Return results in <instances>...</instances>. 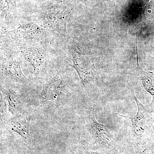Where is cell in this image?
Returning a JSON list of instances; mask_svg holds the SVG:
<instances>
[{
	"label": "cell",
	"mask_w": 154,
	"mask_h": 154,
	"mask_svg": "<svg viewBox=\"0 0 154 154\" xmlns=\"http://www.w3.org/2000/svg\"><path fill=\"white\" fill-rule=\"evenodd\" d=\"M69 48L73 61V64H69L78 73L84 88L88 87L95 78L94 61L91 56L84 51L75 41L70 44Z\"/></svg>",
	"instance_id": "cell-1"
},
{
	"label": "cell",
	"mask_w": 154,
	"mask_h": 154,
	"mask_svg": "<svg viewBox=\"0 0 154 154\" xmlns=\"http://www.w3.org/2000/svg\"><path fill=\"white\" fill-rule=\"evenodd\" d=\"M70 11L60 5L52 6L45 9L39 17L40 26L44 30L55 32L63 37L66 36V24Z\"/></svg>",
	"instance_id": "cell-2"
},
{
	"label": "cell",
	"mask_w": 154,
	"mask_h": 154,
	"mask_svg": "<svg viewBox=\"0 0 154 154\" xmlns=\"http://www.w3.org/2000/svg\"><path fill=\"white\" fill-rule=\"evenodd\" d=\"M5 36L21 46L39 44L44 37V29L35 22L19 25L11 31H5Z\"/></svg>",
	"instance_id": "cell-3"
},
{
	"label": "cell",
	"mask_w": 154,
	"mask_h": 154,
	"mask_svg": "<svg viewBox=\"0 0 154 154\" xmlns=\"http://www.w3.org/2000/svg\"><path fill=\"white\" fill-rule=\"evenodd\" d=\"M21 52L23 57L33 67L37 75L43 74L46 70L48 57L46 51L39 44L21 46Z\"/></svg>",
	"instance_id": "cell-4"
},
{
	"label": "cell",
	"mask_w": 154,
	"mask_h": 154,
	"mask_svg": "<svg viewBox=\"0 0 154 154\" xmlns=\"http://www.w3.org/2000/svg\"><path fill=\"white\" fill-rule=\"evenodd\" d=\"M1 75L3 78L18 82L29 81L22 72L19 63L8 58L1 57Z\"/></svg>",
	"instance_id": "cell-5"
},
{
	"label": "cell",
	"mask_w": 154,
	"mask_h": 154,
	"mask_svg": "<svg viewBox=\"0 0 154 154\" xmlns=\"http://www.w3.org/2000/svg\"><path fill=\"white\" fill-rule=\"evenodd\" d=\"M66 88L64 80L60 76H55L45 85L41 97L48 101H56L63 95Z\"/></svg>",
	"instance_id": "cell-6"
},
{
	"label": "cell",
	"mask_w": 154,
	"mask_h": 154,
	"mask_svg": "<svg viewBox=\"0 0 154 154\" xmlns=\"http://www.w3.org/2000/svg\"><path fill=\"white\" fill-rule=\"evenodd\" d=\"M132 96L136 102L137 107V111L136 114L134 117H128L118 114L120 116H123L128 119L130 120L132 125L133 131L134 134L139 136L142 134L144 131L145 124L147 118L149 109L146 106H144L135 96L134 94L132 91Z\"/></svg>",
	"instance_id": "cell-7"
},
{
	"label": "cell",
	"mask_w": 154,
	"mask_h": 154,
	"mask_svg": "<svg viewBox=\"0 0 154 154\" xmlns=\"http://www.w3.org/2000/svg\"><path fill=\"white\" fill-rule=\"evenodd\" d=\"M90 129L95 140L102 144H108L112 136L107 126L96 121L94 114L90 117Z\"/></svg>",
	"instance_id": "cell-8"
},
{
	"label": "cell",
	"mask_w": 154,
	"mask_h": 154,
	"mask_svg": "<svg viewBox=\"0 0 154 154\" xmlns=\"http://www.w3.org/2000/svg\"><path fill=\"white\" fill-rule=\"evenodd\" d=\"M30 119L25 115H20L11 119V129L25 140L29 137Z\"/></svg>",
	"instance_id": "cell-9"
},
{
	"label": "cell",
	"mask_w": 154,
	"mask_h": 154,
	"mask_svg": "<svg viewBox=\"0 0 154 154\" xmlns=\"http://www.w3.org/2000/svg\"><path fill=\"white\" fill-rule=\"evenodd\" d=\"M1 19L5 25L13 23L16 16V3L14 0H1Z\"/></svg>",
	"instance_id": "cell-10"
},
{
	"label": "cell",
	"mask_w": 154,
	"mask_h": 154,
	"mask_svg": "<svg viewBox=\"0 0 154 154\" xmlns=\"http://www.w3.org/2000/svg\"><path fill=\"white\" fill-rule=\"evenodd\" d=\"M138 69L140 72L141 79L143 88L153 97L152 107H154V74L144 71L138 65Z\"/></svg>",
	"instance_id": "cell-11"
},
{
	"label": "cell",
	"mask_w": 154,
	"mask_h": 154,
	"mask_svg": "<svg viewBox=\"0 0 154 154\" xmlns=\"http://www.w3.org/2000/svg\"><path fill=\"white\" fill-rule=\"evenodd\" d=\"M9 105L11 108L17 109L21 104V96L19 93L13 89H7L5 91Z\"/></svg>",
	"instance_id": "cell-12"
},
{
	"label": "cell",
	"mask_w": 154,
	"mask_h": 154,
	"mask_svg": "<svg viewBox=\"0 0 154 154\" xmlns=\"http://www.w3.org/2000/svg\"><path fill=\"white\" fill-rule=\"evenodd\" d=\"M138 154H148V153L146 151H143L140 152Z\"/></svg>",
	"instance_id": "cell-13"
},
{
	"label": "cell",
	"mask_w": 154,
	"mask_h": 154,
	"mask_svg": "<svg viewBox=\"0 0 154 154\" xmlns=\"http://www.w3.org/2000/svg\"><path fill=\"white\" fill-rule=\"evenodd\" d=\"M154 1V0H149V2L148 5L149 4L150 2L151 1Z\"/></svg>",
	"instance_id": "cell-14"
}]
</instances>
